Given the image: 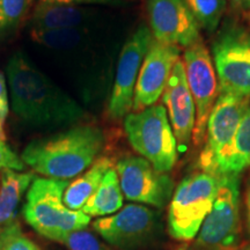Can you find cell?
Here are the masks:
<instances>
[{
	"mask_svg": "<svg viewBox=\"0 0 250 250\" xmlns=\"http://www.w3.org/2000/svg\"><path fill=\"white\" fill-rule=\"evenodd\" d=\"M93 229L115 248L138 250L154 239L158 217L147 206L129 204L116 213L96 219Z\"/></svg>",
	"mask_w": 250,
	"mask_h": 250,
	"instance_id": "8fae6325",
	"label": "cell"
},
{
	"mask_svg": "<svg viewBox=\"0 0 250 250\" xmlns=\"http://www.w3.org/2000/svg\"><path fill=\"white\" fill-rule=\"evenodd\" d=\"M242 250H250V245H248V246H246L245 248H242Z\"/></svg>",
	"mask_w": 250,
	"mask_h": 250,
	"instance_id": "1f68e13d",
	"label": "cell"
},
{
	"mask_svg": "<svg viewBox=\"0 0 250 250\" xmlns=\"http://www.w3.org/2000/svg\"><path fill=\"white\" fill-rule=\"evenodd\" d=\"M247 224H248V232L250 235V186L247 192Z\"/></svg>",
	"mask_w": 250,
	"mask_h": 250,
	"instance_id": "f1b7e54d",
	"label": "cell"
},
{
	"mask_svg": "<svg viewBox=\"0 0 250 250\" xmlns=\"http://www.w3.org/2000/svg\"><path fill=\"white\" fill-rule=\"evenodd\" d=\"M112 168V160L105 156L98 158L88 169L70 182L64 193V203L70 210L81 211L87 201L96 191L105 173Z\"/></svg>",
	"mask_w": 250,
	"mask_h": 250,
	"instance_id": "e0dca14e",
	"label": "cell"
},
{
	"mask_svg": "<svg viewBox=\"0 0 250 250\" xmlns=\"http://www.w3.org/2000/svg\"><path fill=\"white\" fill-rule=\"evenodd\" d=\"M88 17V9L83 6L39 2L30 18V33L83 27Z\"/></svg>",
	"mask_w": 250,
	"mask_h": 250,
	"instance_id": "2e32d148",
	"label": "cell"
},
{
	"mask_svg": "<svg viewBox=\"0 0 250 250\" xmlns=\"http://www.w3.org/2000/svg\"><path fill=\"white\" fill-rule=\"evenodd\" d=\"M1 250H41L36 243L23 235L22 233L14 236L11 241L6 243Z\"/></svg>",
	"mask_w": 250,
	"mask_h": 250,
	"instance_id": "484cf974",
	"label": "cell"
},
{
	"mask_svg": "<svg viewBox=\"0 0 250 250\" xmlns=\"http://www.w3.org/2000/svg\"><path fill=\"white\" fill-rule=\"evenodd\" d=\"M250 167V105L240 121L234 134L226 161H225L223 175L237 174Z\"/></svg>",
	"mask_w": 250,
	"mask_h": 250,
	"instance_id": "ffe728a7",
	"label": "cell"
},
{
	"mask_svg": "<svg viewBox=\"0 0 250 250\" xmlns=\"http://www.w3.org/2000/svg\"><path fill=\"white\" fill-rule=\"evenodd\" d=\"M5 169L22 171L24 169V162L5 143V140L0 139V173Z\"/></svg>",
	"mask_w": 250,
	"mask_h": 250,
	"instance_id": "cb8c5ba5",
	"label": "cell"
},
{
	"mask_svg": "<svg viewBox=\"0 0 250 250\" xmlns=\"http://www.w3.org/2000/svg\"><path fill=\"white\" fill-rule=\"evenodd\" d=\"M180 58V48L153 41L145 56L137 80L133 96V112L154 105L165 92L175 62Z\"/></svg>",
	"mask_w": 250,
	"mask_h": 250,
	"instance_id": "5bb4252c",
	"label": "cell"
},
{
	"mask_svg": "<svg viewBox=\"0 0 250 250\" xmlns=\"http://www.w3.org/2000/svg\"><path fill=\"white\" fill-rule=\"evenodd\" d=\"M153 41L154 37L151 29L146 26H140L122 48L107 107V115L110 120H121L132 110L134 89L140 67Z\"/></svg>",
	"mask_w": 250,
	"mask_h": 250,
	"instance_id": "30bf717a",
	"label": "cell"
},
{
	"mask_svg": "<svg viewBox=\"0 0 250 250\" xmlns=\"http://www.w3.org/2000/svg\"><path fill=\"white\" fill-rule=\"evenodd\" d=\"M240 175L221 176L218 195L197 235L196 246L233 250L239 242Z\"/></svg>",
	"mask_w": 250,
	"mask_h": 250,
	"instance_id": "ba28073f",
	"label": "cell"
},
{
	"mask_svg": "<svg viewBox=\"0 0 250 250\" xmlns=\"http://www.w3.org/2000/svg\"><path fill=\"white\" fill-rule=\"evenodd\" d=\"M199 27L214 31L220 23L226 8V0H183Z\"/></svg>",
	"mask_w": 250,
	"mask_h": 250,
	"instance_id": "44dd1931",
	"label": "cell"
},
{
	"mask_svg": "<svg viewBox=\"0 0 250 250\" xmlns=\"http://www.w3.org/2000/svg\"><path fill=\"white\" fill-rule=\"evenodd\" d=\"M147 12L156 42L184 49L201 42V27L183 0H148Z\"/></svg>",
	"mask_w": 250,
	"mask_h": 250,
	"instance_id": "4fadbf2b",
	"label": "cell"
},
{
	"mask_svg": "<svg viewBox=\"0 0 250 250\" xmlns=\"http://www.w3.org/2000/svg\"><path fill=\"white\" fill-rule=\"evenodd\" d=\"M49 240L61 243L68 250H105L104 246L99 241L98 237L86 229L59 233L51 236Z\"/></svg>",
	"mask_w": 250,
	"mask_h": 250,
	"instance_id": "603a6c76",
	"label": "cell"
},
{
	"mask_svg": "<svg viewBox=\"0 0 250 250\" xmlns=\"http://www.w3.org/2000/svg\"><path fill=\"white\" fill-rule=\"evenodd\" d=\"M233 2H235V4H240V0H232Z\"/></svg>",
	"mask_w": 250,
	"mask_h": 250,
	"instance_id": "d6a6232c",
	"label": "cell"
},
{
	"mask_svg": "<svg viewBox=\"0 0 250 250\" xmlns=\"http://www.w3.org/2000/svg\"><path fill=\"white\" fill-rule=\"evenodd\" d=\"M124 130L130 145L156 170L168 173L177 161V143L167 111L154 104L124 118Z\"/></svg>",
	"mask_w": 250,
	"mask_h": 250,
	"instance_id": "5b68a950",
	"label": "cell"
},
{
	"mask_svg": "<svg viewBox=\"0 0 250 250\" xmlns=\"http://www.w3.org/2000/svg\"><path fill=\"white\" fill-rule=\"evenodd\" d=\"M116 0H39V2L48 4H64V5H92V4H111Z\"/></svg>",
	"mask_w": 250,
	"mask_h": 250,
	"instance_id": "83f0119b",
	"label": "cell"
},
{
	"mask_svg": "<svg viewBox=\"0 0 250 250\" xmlns=\"http://www.w3.org/2000/svg\"><path fill=\"white\" fill-rule=\"evenodd\" d=\"M240 4L243 6V8L250 9V0H240Z\"/></svg>",
	"mask_w": 250,
	"mask_h": 250,
	"instance_id": "4dcf8cb0",
	"label": "cell"
},
{
	"mask_svg": "<svg viewBox=\"0 0 250 250\" xmlns=\"http://www.w3.org/2000/svg\"><path fill=\"white\" fill-rule=\"evenodd\" d=\"M35 176L31 173H21L5 169L0 174V227L15 221L18 206L29 189Z\"/></svg>",
	"mask_w": 250,
	"mask_h": 250,
	"instance_id": "ac0fdd59",
	"label": "cell"
},
{
	"mask_svg": "<svg viewBox=\"0 0 250 250\" xmlns=\"http://www.w3.org/2000/svg\"><path fill=\"white\" fill-rule=\"evenodd\" d=\"M190 250H218V249H213V248H208V247H199V246H193Z\"/></svg>",
	"mask_w": 250,
	"mask_h": 250,
	"instance_id": "f546056e",
	"label": "cell"
},
{
	"mask_svg": "<svg viewBox=\"0 0 250 250\" xmlns=\"http://www.w3.org/2000/svg\"><path fill=\"white\" fill-rule=\"evenodd\" d=\"M221 176L196 173L176 188L168 208V232L177 241H190L198 235L218 195Z\"/></svg>",
	"mask_w": 250,
	"mask_h": 250,
	"instance_id": "277c9868",
	"label": "cell"
},
{
	"mask_svg": "<svg viewBox=\"0 0 250 250\" xmlns=\"http://www.w3.org/2000/svg\"><path fill=\"white\" fill-rule=\"evenodd\" d=\"M34 0H0V36L9 33L23 20Z\"/></svg>",
	"mask_w": 250,
	"mask_h": 250,
	"instance_id": "7402d4cb",
	"label": "cell"
},
{
	"mask_svg": "<svg viewBox=\"0 0 250 250\" xmlns=\"http://www.w3.org/2000/svg\"><path fill=\"white\" fill-rule=\"evenodd\" d=\"M104 133L92 125H76L35 139L24 147V165L44 177L70 180L88 169L104 146Z\"/></svg>",
	"mask_w": 250,
	"mask_h": 250,
	"instance_id": "7a4b0ae2",
	"label": "cell"
},
{
	"mask_svg": "<svg viewBox=\"0 0 250 250\" xmlns=\"http://www.w3.org/2000/svg\"><path fill=\"white\" fill-rule=\"evenodd\" d=\"M68 180L35 177L28 189L22 213L37 233L50 239L56 234L85 229L90 217L83 211L70 210L64 203Z\"/></svg>",
	"mask_w": 250,
	"mask_h": 250,
	"instance_id": "3957f363",
	"label": "cell"
},
{
	"mask_svg": "<svg viewBox=\"0 0 250 250\" xmlns=\"http://www.w3.org/2000/svg\"><path fill=\"white\" fill-rule=\"evenodd\" d=\"M212 51L220 93L250 102V31L229 24L214 41Z\"/></svg>",
	"mask_w": 250,
	"mask_h": 250,
	"instance_id": "52a82bcc",
	"label": "cell"
},
{
	"mask_svg": "<svg viewBox=\"0 0 250 250\" xmlns=\"http://www.w3.org/2000/svg\"><path fill=\"white\" fill-rule=\"evenodd\" d=\"M162 101L167 108L168 120L173 129L177 147L186 149L192 139L196 109L188 86L186 68L181 58L175 62L170 77L162 94Z\"/></svg>",
	"mask_w": 250,
	"mask_h": 250,
	"instance_id": "9a60e30c",
	"label": "cell"
},
{
	"mask_svg": "<svg viewBox=\"0 0 250 250\" xmlns=\"http://www.w3.org/2000/svg\"><path fill=\"white\" fill-rule=\"evenodd\" d=\"M250 102L230 93H220L208 116L204 148L198 166L204 173L221 176L225 161L240 121Z\"/></svg>",
	"mask_w": 250,
	"mask_h": 250,
	"instance_id": "8992f818",
	"label": "cell"
},
{
	"mask_svg": "<svg viewBox=\"0 0 250 250\" xmlns=\"http://www.w3.org/2000/svg\"><path fill=\"white\" fill-rule=\"evenodd\" d=\"M183 64L196 109L192 142L199 146L205 140L208 116L217 101L218 78L210 52L202 41L186 49Z\"/></svg>",
	"mask_w": 250,
	"mask_h": 250,
	"instance_id": "9c48e42d",
	"label": "cell"
},
{
	"mask_svg": "<svg viewBox=\"0 0 250 250\" xmlns=\"http://www.w3.org/2000/svg\"><path fill=\"white\" fill-rule=\"evenodd\" d=\"M21 228L17 221L6 225V226L0 227V250L4 248L6 243L11 241L14 236L21 234Z\"/></svg>",
	"mask_w": 250,
	"mask_h": 250,
	"instance_id": "4316f807",
	"label": "cell"
},
{
	"mask_svg": "<svg viewBox=\"0 0 250 250\" xmlns=\"http://www.w3.org/2000/svg\"><path fill=\"white\" fill-rule=\"evenodd\" d=\"M6 73L12 109L26 126L68 129L86 118V111L79 103L43 73L24 52L17 51L8 59Z\"/></svg>",
	"mask_w": 250,
	"mask_h": 250,
	"instance_id": "6da1fadb",
	"label": "cell"
},
{
	"mask_svg": "<svg viewBox=\"0 0 250 250\" xmlns=\"http://www.w3.org/2000/svg\"><path fill=\"white\" fill-rule=\"evenodd\" d=\"M124 195L115 168H110L104 176L96 191L81 208L88 217H108L116 213L123 206Z\"/></svg>",
	"mask_w": 250,
	"mask_h": 250,
	"instance_id": "d6986e66",
	"label": "cell"
},
{
	"mask_svg": "<svg viewBox=\"0 0 250 250\" xmlns=\"http://www.w3.org/2000/svg\"><path fill=\"white\" fill-rule=\"evenodd\" d=\"M122 192L127 201L156 208H165L174 193V183L167 173H160L146 159L129 155L116 164Z\"/></svg>",
	"mask_w": 250,
	"mask_h": 250,
	"instance_id": "7c38bea8",
	"label": "cell"
},
{
	"mask_svg": "<svg viewBox=\"0 0 250 250\" xmlns=\"http://www.w3.org/2000/svg\"><path fill=\"white\" fill-rule=\"evenodd\" d=\"M9 112V100L7 80L4 73L0 72V139H6L5 125Z\"/></svg>",
	"mask_w": 250,
	"mask_h": 250,
	"instance_id": "d4e9b609",
	"label": "cell"
}]
</instances>
